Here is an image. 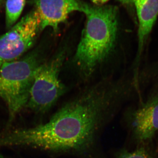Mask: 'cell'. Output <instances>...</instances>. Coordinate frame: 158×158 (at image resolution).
Returning <instances> with one entry per match:
<instances>
[{
    "mask_svg": "<svg viewBox=\"0 0 158 158\" xmlns=\"http://www.w3.org/2000/svg\"><path fill=\"white\" fill-rule=\"evenodd\" d=\"M123 89L121 81L109 78L83 88L48 122L1 136L0 147L27 146L53 152L87 151Z\"/></svg>",
    "mask_w": 158,
    "mask_h": 158,
    "instance_id": "6da1fadb",
    "label": "cell"
},
{
    "mask_svg": "<svg viewBox=\"0 0 158 158\" xmlns=\"http://www.w3.org/2000/svg\"><path fill=\"white\" fill-rule=\"evenodd\" d=\"M85 28L73 62L84 79L90 78L106 60L116 45L118 10L112 6H89Z\"/></svg>",
    "mask_w": 158,
    "mask_h": 158,
    "instance_id": "7a4b0ae2",
    "label": "cell"
},
{
    "mask_svg": "<svg viewBox=\"0 0 158 158\" xmlns=\"http://www.w3.org/2000/svg\"><path fill=\"white\" fill-rule=\"evenodd\" d=\"M39 52L0 66V98L6 103L11 122L28 101L37 68L42 64Z\"/></svg>",
    "mask_w": 158,
    "mask_h": 158,
    "instance_id": "3957f363",
    "label": "cell"
},
{
    "mask_svg": "<svg viewBox=\"0 0 158 158\" xmlns=\"http://www.w3.org/2000/svg\"><path fill=\"white\" fill-rule=\"evenodd\" d=\"M67 45L59 47L49 60L37 68L30 91L27 107L36 113L48 111L65 92L60 73L67 58Z\"/></svg>",
    "mask_w": 158,
    "mask_h": 158,
    "instance_id": "277c9868",
    "label": "cell"
},
{
    "mask_svg": "<svg viewBox=\"0 0 158 158\" xmlns=\"http://www.w3.org/2000/svg\"><path fill=\"white\" fill-rule=\"evenodd\" d=\"M40 23L37 11H31L0 37V66L17 60L33 46Z\"/></svg>",
    "mask_w": 158,
    "mask_h": 158,
    "instance_id": "5b68a950",
    "label": "cell"
},
{
    "mask_svg": "<svg viewBox=\"0 0 158 158\" xmlns=\"http://www.w3.org/2000/svg\"><path fill=\"white\" fill-rule=\"evenodd\" d=\"M89 5L79 0H37L36 11L40 19V31L52 28L57 32L59 25L74 11L85 13Z\"/></svg>",
    "mask_w": 158,
    "mask_h": 158,
    "instance_id": "8992f818",
    "label": "cell"
},
{
    "mask_svg": "<svg viewBox=\"0 0 158 158\" xmlns=\"http://www.w3.org/2000/svg\"><path fill=\"white\" fill-rule=\"evenodd\" d=\"M132 127L140 142L150 141L158 132V96L151 97L134 112Z\"/></svg>",
    "mask_w": 158,
    "mask_h": 158,
    "instance_id": "52a82bcc",
    "label": "cell"
},
{
    "mask_svg": "<svg viewBox=\"0 0 158 158\" xmlns=\"http://www.w3.org/2000/svg\"><path fill=\"white\" fill-rule=\"evenodd\" d=\"M138 21V51L136 65L139 64L145 44L158 16V0H133Z\"/></svg>",
    "mask_w": 158,
    "mask_h": 158,
    "instance_id": "ba28073f",
    "label": "cell"
},
{
    "mask_svg": "<svg viewBox=\"0 0 158 158\" xmlns=\"http://www.w3.org/2000/svg\"><path fill=\"white\" fill-rule=\"evenodd\" d=\"M26 0H7L6 3V23L11 28L19 18L25 5Z\"/></svg>",
    "mask_w": 158,
    "mask_h": 158,
    "instance_id": "9c48e42d",
    "label": "cell"
},
{
    "mask_svg": "<svg viewBox=\"0 0 158 158\" xmlns=\"http://www.w3.org/2000/svg\"><path fill=\"white\" fill-rule=\"evenodd\" d=\"M117 158H152L149 153L144 148H140L132 152L123 151Z\"/></svg>",
    "mask_w": 158,
    "mask_h": 158,
    "instance_id": "30bf717a",
    "label": "cell"
},
{
    "mask_svg": "<svg viewBox=\"0 0 158 158\" xmlns=\"http://www.w3.org/2000/svg\"><path fill=\"white\" fill-rule=\"evenodd\" d=\"M94 4L97 5H101L104 3L107 2L109 0H91Z\"/></svg>",
    "mask_w": 158,
    "mask_h": 158,
    "instance_id": "8fae6325",
    "label": "cell"
},
{
    "mask_svg": "<svg viewBox=\"0 0 158 158\" xmlns=\"http://www.w3.org/2000/svg\"><path fill=\"white\" fill-rule=\"evenodd\" d=\"M120 2L125 5H130L133 3V0H118Z\"/></svg>",
    "mask_w": 158,
    "mask_h": 158,
    "instance_id": "7c38bea8",
    "label": "cell"
},
{
    "mask_svg": "<svg viewBox=\"0 0 158 158\" xmlns=\"http://www.w3.org/2000/svg\"><path fill=\"white\" fill-rule=\"evenodd\" d=\"M2 1V0H0V2H1Z\"/></svg>",
    "mask_w": 158,
    "mask_h": 158,
    "instance_id": "4fadbf2b",
    "label": "cell"
}]
</instances>
